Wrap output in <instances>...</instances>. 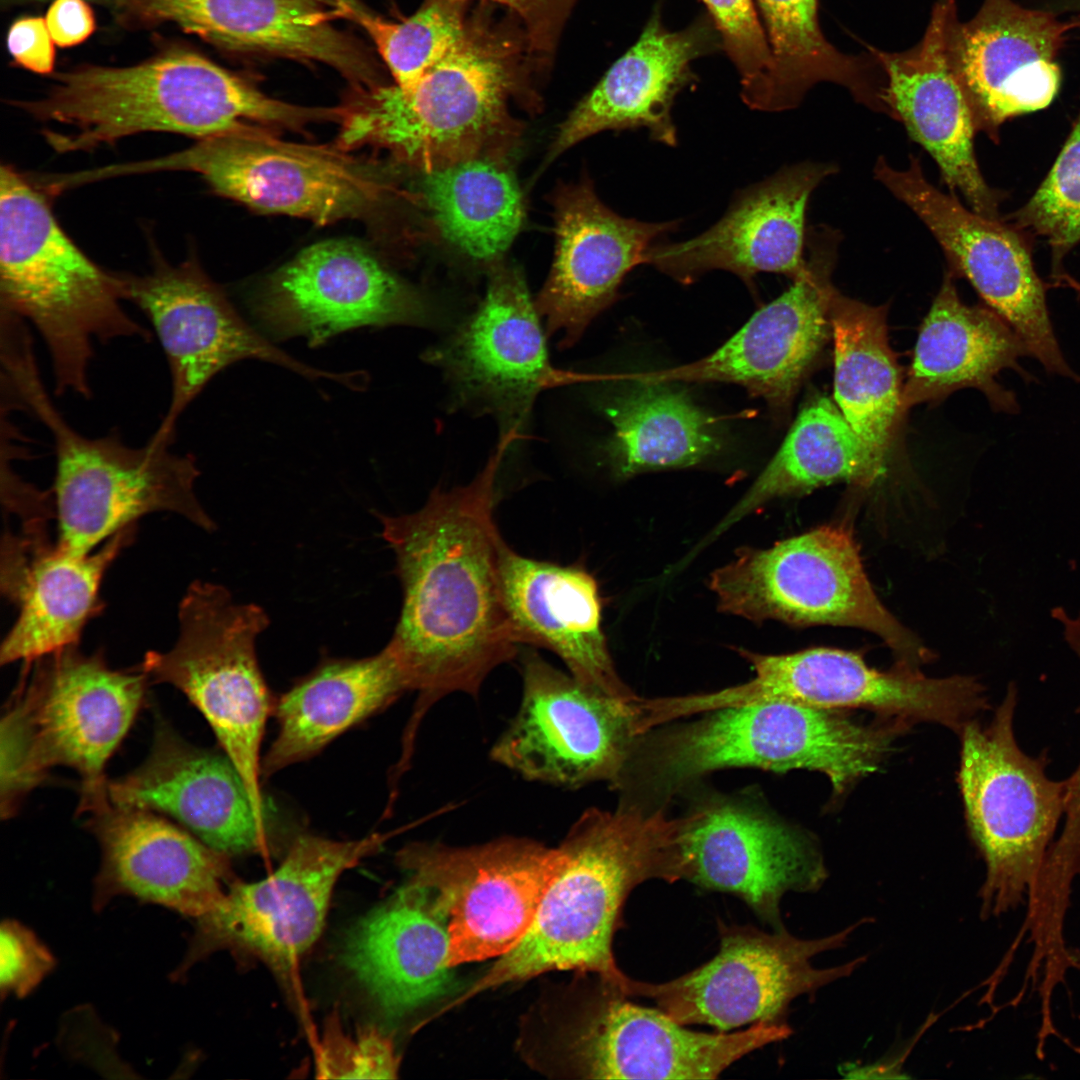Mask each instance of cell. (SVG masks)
<instances>
[{
    "label": "cell",
    "mask_w": 1080,
    "mask_h": 1080,
    "mask_svg": "<svg viewBox=\"0 0 1080 1080\" xmlns=\"http://www.w3.org/2000/svg\"><path fill=\"white\" fill-rule=\"evenodd\" d=\"M512 442L502 437L467 485L435 488L418 511L379 515L403 589L388 645L418 699L403 736L412 752L420 722L452 693L473 697L488 675L519 653L499 572L503 540L494 519L496 478Z\"/></svg>",
    "instance_id": "obj_1"
},
{
    "label": "cell",
    "mask_w": 1080,
    "mask_h": 1080,
    "mask_svg": "<svg viewBox=\"0 0 1080 1080\" xmlns=\"http://www.w3.org/2000/svg\"><path fill=\"white\" fill-rule=\"evenodd\" d=\"M682 825L632 804L586 810L558 846L562 864L524 937L448 1007L553 970L594 973L619 989L626 974L612 940L625 901L647 880H681Z\"/></svg>",
    "instance_id": "obj_2"
},
{
    "label": "cell",
    "mask_w": 1080,
    "mask_h": 1080,
    "mask_svg": "<svg viewBox=\"0 0 1080 1080\" xmlns=\"http://www.w3.org/2000/svg\"><path fill=\"white\" fill-rule=\"evenodd\" d=\"M33 117L72 127L42 135L59 153L90 151L144 132L196 139L268 128L303 130L330 121L333 107L274 99L241 77L188 51L128 67H87L61 74L40 100L18 103Z\"/></svg>",
    "instance_id": "obj_3"
},
{
    "label": "cell",
    "mask_w": 1080,
    "mask_h": 1080,
    "mask_svg": "<svg viewBox=\"0 0 1080 1080\" xmlns=\"http://www.w3.org/2000/svg\"><path fill=\"white\" fill-rule=\"evenodd\" d=\"M528 56L524 30L478 11L464 40L412 87L356 89L343 105L339 147L387 149L424 172L488 156L513 128L509 102Z\"/></svg>",
    "instance_id": "obj_4"
},
{
    "label": "cell",
    "mask_w": 1080,
    "mask_h": 1080,
    "mask_svg": "<svg viewBox=\"0 0 1080 1080\" xmlns=\"http://www.w3.org/2000/svg\"><path fill=\"white\" fill-rule=\"evenodd\" d=\"M46 195L30 177L1 166V310L31 323L42 337L54 392L89 398L94 342L150 341L152 335L123 308L119 273L104 270L79 249Z\"/></svg>",
    "instance_id": "obj_5"
},
{
    "label": "cell",
    "mask_w": 1080,
    "mask_h": 1080,
    "mask_svg": "<svg viewBox=\"0 0 1080 1080\" xmlns=\"http://www.w3.org/2000/svg\"><path fill=\"white\" fill-rule=\"evenodd\" d=\"M19 406L49 430L55 450L52 487L61 550L84 555L148 513H177L206 531L215 523L199 503L195 458L175 453V438L154 433L141 447L117 433L90 438L76 431L54 405L36 358L14 360L6 372Z\"/></svg>",
    "instance_id": "obj_6"
},
{
    "label": "cell",
    "mask_w": 1080,
    "mask_h": 1080,
    "mask_svg": "<svg viewBox=\"0 0 1080 1080\" xmlns=\"http://www.w3.org/2000/svg\"><path fill=\"white\" fill-rule=\"evenodd\" d=\"M1017 690L1010 685L992 721L960 731L959 785L970 834L986 864L983 918L1038 900L1050 842L1070 798V779L1053 781L1045 759L1024 753L1014 736Z\"/></svg>",
    "instance_id": "obj_7"
},
{
    "label": "cell",
    "mask_w": 1080,
    "mask_h": 1080,
    "mask_svg": "<svg viewBox=\"0 0 1080 1080\" xmlns=\"http://www.w3.org/2000/svg\"><path fill=\"white\" fill-rule=\"evenodd\" d=\"M899 728L785 700L731 706L662 737L650 751L649 776L660 792L672 793L725 768L808 769L824 773L840 795L878 768Z\"/></svg>",
    "instance_id": "obj_8"
},
{
    "label": "cell",
    "mask_w": 1080,
    "mask_h": 1080,
    "mask_svg": "<svg viewBox=\"0 0 1080 1080\" xmlns=\"http://www.w3.org/2000/svg\"><path fill=\"white\" fill-rule=\"evenodd\" d=\"M709 586L718 608L762 622L859 628L880 637L912 668L933 657L876 595L852 531L825 525L775 543L743 549L715 570Z\"/></svg>",
    "instance_id": "obj_9"
},
{
    "label": "cell",
    "mask_w": 1080,
    "mask_h": 1080,
    "mask_svg": "<svg viewBox=\"0 0 1080 1080\" xmlns=\"http://www.w3.org/2000/svg\"><path fill=\"white\" fill-rule=\"evenodd\" d=\"M179 636L167 652L149 651L140 669L180 690L212 728L265 821L261 743L274 710L259 667L256 640L269 619L256 604H238L222 585L195 581L178 610Z\"/></svg>",
    "instance_id": "obj_10"
},
{
    "label": "cell",
    "mask_w": 1080,
    "mask_h": 1080,
    "mask_svg": "<svg viewBox=\"0 0 1080 1080\" xmlns=\"http://www.w3.org/2000/svg\"><path fill=\"white\" fill-rule=\"evenodd\" d=\"M162 171L196 173L223 197L318 224L366 215L386 191L371 168L343 152L284 142L267 131L214 135L168 155L106 168L109 178Z\"/></svg>",
    "instance_id": "obj_11"
},
{
    "label": "cell",
    "mask_w": 1080,
    "mask_h": 1080,
    "mask_svg": "<svg viewBox=\"0 0 1080 1080\" xmlns=\"http://www.w3.org/2000/svg\"><path fill=\"white\" fill-rule=\"evenodd\" d=\"M9 709L27 745L30 767L41 782L65 766L81 778L79 811L109 800L105 766L143 702L147 674L114 670L101 653L71 645L27 662Z\"/></svg>",
    "instance_id": "obj_12"
},
{
    "label": "cell",
    "mask_w": 1080,
    "mask_h": 1080,
    "mask_svg": "<svg viewBox=\"0 0 1080 1080\" xmlns=\"http://www.w3.org/2000/svg\"><path fill=\"white\" fill-rule=\"evenodd\" d=\"M860 923L804 940L785 927L768 933L718 921L719 950L709 961L661 983L626 976L620 990L628 997L652 999L682 1025L704 1024L727 1032L762 1021L785 1022L795 998L850 975L865 961L861 957L827 969L811 965L815 955L844 945Z\"/></svg>",
    "instance_id": "obj_13"
},
{
    "label": "cell",
    "mask_w": 1080,
    "mask_h": 1080,
    "mask_svg": "<svg viewBox=\"0 0 1080 1080\" xmlns=\"http://www.w3.org/2000/svg\"><path fill=\"white\" fill-rule=\"evenodd\" d=\"M396 858L406 879L426 888L445 916L452 967L516 946L563 860L559 847L515 836L465 847L415 842Z\"/></svg>",
    "instance_id": "obj_14"
},
{
    "label": "cell",
    "mask_w": 1080,
    "mask_h": 1080,
    "mask_svg": "<svg viewBox=\"0 0 1080 1080\" xmlns=\"http://www.w3.org/2000/svg\"><path fill=\"white\" fill-rule=\"evenodd\" d=\"M387 838L380 833L344 841L298 836L268 877L233 882L212 910L197 917L187 952L171 977L184 979L196 962L221 949L288 970L319 937L339 877L379 851Z\"/></svg>",
    "instance_id": "obj_15"
},
{
    "label": "cell",
    "mask_w": 1080,
    "mask_h": 1080,
    "mask_svg": "<svg viewBox=\"0 0 1080 1080\" xmlns=\"http://www.w3.org/2000/svg\"><path fill=\"white\" fill-rule=\"evenodd\" d=\"M518 710L490 758L527 781L578 789L622 784L634 731V701L601 694L529 649L521 654Z\"/></svg>",
    "instance_id": "obj_16"
},
{
    "label": "cell",
    "mask_w": 1080,
    "mask_h": 1080,
    "mask_svg": "<svg viewBox=\"0 0 1080 1080\" xmlns=\"http://www.w3.org/2000/svg\"><path fill=\"white\" fill-rule=\"evenodd\" d=\"M874 174L928 227L951 264L950 272L971 283L987 307L1012 328L1027 354L1047 371L1079 381L1051 324L1048 284L1033 263V236L1003 217L982 216L941 192L926 179L915 156L903 170L879 158Z\"/></svg>",
    "instance_id": "obj_17"
},
{
    "label": "cell",
    "mask_w": 1080,
    "mask_h": 1080,
    "mask_svg": "<svg viewBox=\"0 0 1080 1080\" xmlns=\"http://www.w3.org/2000/svg\"><path fill=\"white\" fill-rule=\"evenodd\" d=\"M737 652L755 677L700 694L702 710L785 700L826 709L864 708L904 725L928 721L960 732L989 707L984 687L969 676L930 678L902 664L880 671L857 652L827 647L783 655Z\"/></svg>",
    "instance_id": "obj_18"
},
{
    "label": "cell",
    "mask_w": 1080,
    "mask_h": 1080,
    "mask_svg": "<svg viewBox=\"0 0 1080 1080\" xmlns=\"http://www.w3.org/2000/svg\"><path fill=\"white\" fill-rule=\"evenodd\" d=\"M124 301L150 322L166 357L171 401L157 433L175 437L178 419L207 383L228 365L257 358L305 377L328 378L352 386L354 373L310 367L278 349L236 312L224 292L194 257L173 265L155 257L144 275L119 274Z\"/></svg>",
    "instance_id": "obj_19"
},
{
    "label": "cell",
    "mask_w": 1080,
    "mask_h": 1080,
    "mask_svg": "<svg viewBox=\"0 0 1080 1080\" xmlns=\"http://www.w3.org/2000/svg\"><path fill=\"white\" fill-rule=\"evenodd\" d=\"M808 240L804 272L716 351L686 365L625 377L643 383L738 384L775 412L787 410L827 341L836 289L831 282L835 233L813 231Z\"/></svg>",
    "instance_id": "obj_20"
},
{
    "label": "cell",
    "mask_w": 1080,
    "mask_h": 1080,
    "mask_svg": "<svg viewBox=\"0 0 1080 1080\" xmlns=\"http://www.w3.org/2000/svg\"><path fill=\"white\" fill-rule=\"evenodd\" d=\"M426 357L457 400L495 415L503 435L516 437L538 393L568 378L550 365L535 301L513 268L493 273L475 312Z\"/></svg>",
    "instance_id": "obj_21"
},
{
    "label": "cell",
    "mask_w": 1080,
    "mask_h": 1080,
    "mask_svg": "<svg viewBox=\"0 0 1080 1080\" xmlns=\"http://www.w3.org/2000/svg\"><path fill=\"white\" fill-rule=\"evenodd\" d=\"M1080 16L1062 21L1014 0H984L960 22L954 5L946 27L951 66L970 104L977 131L996 143L1000 127L1046 108L1061 84L1058 54Z\"/></svg>",
    "instance_id": "obj_22"
},
{
    "label": "cell",
    "mask_w": 1080,
    "mask_h": 1080,
    "mask_svg": "<svg viewBox=\"0 0 1080 1080\" xmlns=\"http://www.w3.org/2000/svg\"><path fill=\"white\" fill-rule=\"evenodd\" d=\"M279 338L304 336L311 346L366 325H424L418 296L368 250L330 240L301 251L266 282L255 305Z\"/></svg>",
    "instance_id": "obj_23"
},
{
    "label": "cell",
    "mask_w": 1080,
    "mask_h": 1080,
    "mask_svg": "<svg viewBox=\"0 0 1080 1080\" xmlns=\"http://www.w3.org/2000/svg\"><path fill=\"white\" fill-rule=\"evenodd\" d=\"M601 982L602 993L572 1045L586 1078L714 1079L743 1056L792 1033L786 1022L767 1021L737 1032L689 1030L660 1008L637 1005Z\"/></svg>",
    "instance_id": "obj_24"
},
{
    "label": "cell",
    "mask_w": 1080,
    "mask_h": 1080,
    "mask_svg": "<svg viewBox=\"0 0 1080 1080\" xmlns=\"http://www.w3.org/2000/svg\"><path fill=\"white\" fill-rule=\"evenodd\" d=\"M682 879L731 893L773 929L789 891L817 889L825 869L808 837L759 810L718 803L684 817Z\"/></svg>",
    "instance_id": "obj_25"
},
{
    "label": "cell",
    "mask_w": 1080,
    "mask_h": 1080,
    "mask_svg": "<svg viewBox=\"0 0 1080 1080\" xmlns=\"http://www.w3.org/2000/svg\"><path fill=\"white\" fill-rule=\"evenodd\" d=\"M836 171L831 163L802 162L738 192L723 217L686 241L653 244L644 264L681 283L725 270L751 283L761 272L792 280L805 270L803 248L809 198Z\"/></svg>",
    "instance_id": "obj_26"
},
{
    "label": "cell",
    "mask_w": 1080,
    "mask_h": 1080,
    "mask_svg": "<svg viewBox=\"0 0 1080 1080\" xmlns=\"http://www.w3.org/2000/svg\"><path fill=\"white\" fill-rule=\"evenodd\" d=\"M556 249L549 276L535 300L548 335L569 347L617 297L625 276L679 221L643 222L607 207L592 185L561 188L555 199Z\"/></svg>",
    "instance_id": "obj_27"
},
{
    "label": "cell",
    "mask_w": 1080,
    "mask_h": 1080,
    "mask_svg": "<svg viewBox=\"0 0 1080 1080\" xmlns=\"http://www.w3.org/2000/svg\"><path fill=\"white\" fill-rule=\"evenodd\" d=\"M135 525L109 538L96 551L75 555L53 543L47 524L7 530L1 547V591L18 617L0 649L2 665L25 663L76 645L84 626L102 609L103 576L132 542Z\"/></svg>",
    "instance_id": "obj_28"
},
{
    "label": "cell",
    "mask_w": 1080,
    "mask_h": 1080,
    "mask_svg": "<svg viewBox=\"0 0 1080 1080\" xmlns=\"http://www.w3.org/2000/svg\"><path fill=\"white\" fill-rule=\"evenodd\" d=\"M954 5V0L936 1L923 37L912 48L871 49V54L885 78L887 113L932 156L945 184L960 192L973 211L999 219L1002 194L980 172L973 113L948 56L946 27Z\"/></svg>",
    "instance_id": "obj_29"
},
{
    "label": "cell",
    "mask_w": 1080,
    "mask_h": 1080,
    "mask_svg": "<svg viewBox=\"0 0 1080 1080\" xmlns=\"http://www.w3.org/2000/svg\"><path fill=\"white\" fill-rule=\"evenodd\" d=\"M90 814L102 851L95 911L117 896H132L197 918L223 899L229 856L152 811L108 800Z\"/></svg>",
    "instance_id": "obj_30"
},
{
    "label": "cell",
    "mask_w": 1080,
    "mask_h": 1080,
    "mask_svg": "<svg viewBox=\"0 0 1080 1080\" xmlns=\"http://www.w3.org/2000/svg\"><path fill=\"white\" fill-rule=\"evenodd\" d=\"M108 797L118 806L164 813L227 856L269 852L266 822L231 761L187 743L166 723L156 727L144 763L108 783Z\"/></svg>",
    "instance_id": "obj_31"
},
{
    "label": "cell",
    "mask_w": 1080,
    "mask_h": 1080,
    "mask_svg": "<svg viewBox=\"0 0 1080 1080\" xmlns=\"http://www.w3.org/2000/svg\"><path fill=\"white\" fill-rule=\"evenodd\" d=\"M719 47L721 39L710 16L671 31L655 10L635 44L562 122L549 159L605 130L644 128L652 140L676 146L674 100L696 79L692 63Z\"/></svg>",
    "instance_id": "obj_32"
},
{
    "label": "cell",
    "mask_w": 1080,
    "mask_h": 1080,
    "mask_svg": "<svg viewBox=\"0 0 1080 1080\" xmlns=\"http://www.w3.org/2000/svg\"><path fill=\"white\" fill-rule=\"evenodd\" d=\"M499 572L518 645L547 649L581 684L623 701L638 698L618 676L601 627L597 583L583 567L524 557L502 540Z\"/></svg>",
    "instance_id": "obj_33"
},
{
    "label": "cell",
    "mask_w": 1080,
    "mask_h": 1080,
    "mask_svg": "<svg viewBox=\"0 0 1080 1080\" xmlns=\"http://www.w3.org/2000/svg\"><path fill=\"white\" fill-rule=\"evenodd\" d=\"M219 46L328 65L356 89L380 84L366 48L335 28L340 16L319 0H129Z\"/></svg>",
    "instance_id": "obj_34"
},
{
    "label": "cell",
    "mask_w": 1080,
    "mask_h": 1080,
    "mask_svg": "<svg viewBox=\"0 0 1080 1080\" xmlns=\"http://www.w3.org/2000/svg\"><path fill=\"white\" fill-rule=\"evenodd\" d=\"M449 948L447 920L433 896L406 879L352 927L341 959L386 1014L400 1017L451 987Z\"/></svg>",
    "instance_id": "obj_35"
},
{
    "label": "cell",
    "mask_w": 1080,
    "mask_h": 1080,
    "mask_svg": "<svg viewBox=\"0 0 1080 1080\" xmlns=\"http://www.w3.org/2000/svg\"><path fill=\"white\" fill-rule=\"evenodd\" d=\"M1023 355L1027 352L1012 328L989 307L965 304L949 272L921 325L902 412L965 387L981 391L994 408L1015 412L1014 395L996 378L1005 369L1025 377L1019 365Z\"/></svg>",
    "instance_id": "obj_36"
},
{
    "label": "cell",
    "mask_w": 1080,
    "mask_h": 1080,
    "mask_svg": "<svg viewBox=\"0 0 1080 1080\" xmlns=\"http://www.w3.org/2000/svg\"><path fill=\"white\" fill-rule=\"evenodd\" d=\"M407 690L388 644L361 659H327L274 705L278 733L262 760V776L314 756Z\"/></svg>",
    "instance_id": "obj_37"
},
{
    "label": "cell",
    "mask_w": 1080,
    "mask_h": 1080,
    "mask_svg": "<svg viewBox=\"0 0 1080 1080\" xmlns=\"http://www.w3.org/2000/svg\"><path fill=\"white\" fill-rule=\"evenodd\" d=\"M885 472L836 404L809 401L761 474L700 547L774 499L798 496L836 482L870 486Z\"/></svg>",
    "instance_id": "obj_38"
},
{
    "label": "cell",
    "mask_w": 1080,
    "mask_h": 1080,
    "mask_svg": "<svg viewBox=\"0 0 1080 1080\" xmlns=\"http://www.w3.org/2000/svg\"><path fill=\"white\" fill-rule=\"evenodd\" d=\"M834 398L846 420L885 463L903 417L899 367L890 347L887 306H872L834 290Z\"/></svg>",
    "instance_id": "obj_39"
},
{
    "label": "cell",
    "mask_w": 1080,
    "mask_h": 1080,
    "mask_svg": "<svg viewBox=\"0 0 1080 1080\" xmlns=\"http://www.w3.org/2000/svg\"><path fill=\"white\" fill-rule=\"evenodd\" d=\"M605 408L614 428L606 445L617 475L689 467L717 453L722 440L714 418L669 383H643Z\"/></svg>",
    "instance_id": "obj_40"
},
{
    "label": "cell",
    "mask_w": 1080,
    "mask_h": 1080,
    "mask_svg": "<svg viewBox=\"0 0 1080 1080\" xmlns=\"http://www.w3.org/2000/svg\"><path fill=\"white\" fill-rule=\"evenodd\" d=\"M774 59L769 112L794 108L820 82L848 89L864 105L882 112L884 76L871 54L847 55L823 35L818 0H757Z\"/></svg>",
    "instance_id": "obj_41"
},
{
    "label": "cell",
    "mask_w": 1080,
    "mask_h": 1080,
    "mask_svg": "<svg viewBox=\"0 0 1080 1080\" xmlns=\"http://www.w3.org/2000/svg\"><path fill=\"white\" fill-rule=\"evenodd\" d=\"M424 173L425 201L449 242L477 260L507 250L524 219L522 194L507 167L479 156Z\"/></svg>",
    "instance_id": "obj_42"
},
{
    "label": "cell",
    "mask_w": 1080,
    "mask_h": 1080,
    "mask_svg": "<svg viewBox=\"0 0 1080 1080\" xmlns=\"http://www.w3.org/2000/svg\"><path fill=\"white\" fill-rule=\"evenodd\" d=\"M466 11L464 1L425 0L415 13L399 22L371 12L357 24L373 41L394 84L407 89L464 40L471 22Z\"/></svg>",
    "instance_id": "obj_43"
},
{
    "label": "cell",
    "mask_w": 1080,
    "mask_h": 1080,
    "mask_svg": "<svg viewBox=\"0 0 1080 1080\" xmlns=\"http://www.w3.org/2000/svg\"><path fill=\"white\" fill-rule=\"evenodd\" d=\"M1004 219L1046 239L1051 277L1065 271V257L1080 243V112L1045 179L1021 208Z\"/></svg>",
    "instance_id": "obj_44"
},
{
    "label": "cell",
    "mask_w": 1080,
    "mask_h": 1080,
    "mask_svg": "<svg viewBox=\"0 0 1080 1080\" xmlns=\"http://www.w3.org/2000/svg\"><path fill=\"white\" fill-rule=\"evenodd\" d=\"M720 36L722 48L735 65L741 98L751 109L769 112L774 59L753 0H703Z\"/></svg>",
    "instance_id": "obj_45"
},
{
    "label": "cell",
    "mask_w": 1080,
    "mask_h": 1080,
    "mask_svg": "<svg viewBox=\"0 0 1080 1080\" xmlns=\"http://www.w3.org/2000/svg\"><path fill=\"white\" fill-rule=\"evenodd\" d=\"M399 1061L392 1041L377 1028L346 1034L336 1020L329 1023L318 1048L320 1078L392 1079Z\"/></svg>",
    "instance_id": "obj_46"
},
{
    "label": "cell",
    "mask_w": 1080,
    "mask_h": 1080,
    "mask_svg": "<svg viewBox=\"0 0 1080 1080\" xmlns=\"http://www.w3.org/2000/svg\"><path fill=\"white\" fill-rule=\"evenodd\" d=\"M49 948L24 924L4 919L0 926V992L4 999L29 995L55 968Z\"/></svg>",
    "instance_id": "obj_47"
},
{
    "label": "cell",
    "mask_w": 1080,
    "mask_h": 1080,
    "mask_svg": "<svg viewBox=\"0 0 1080 1080\" xmlns=\"http://www.w3.org/2000/svg\"><path fill=\"white\" fill-rule=\"evenodd\" d=\"M468 2L469 0H460ZM500 4L520 19L528 50L545 60L556 49L562 29L577 0H482Z\"/></svg>",
    "instance_id": "obj_48"
},
{
    "label": "cell",
    "mask_w": 1080,
    "mask_h": 1080,
    "mask_svg": "<svg viewBox=\"0 0 1080 1080\" xmlns=\"http://www.w3.org/2000/svg\"><path fill=\"white\" fill-rule=\"evenodd\" d=\"M54 43L46 20L42 17H23L16 20L7 35V47L14 61L38 74L53 71Z\"/></svg>",
    "instance_id": "obj_49"
},
{
    "label": "cell",
    "mask_w": 1080,
    "mask_h": 1080,
    "mask_svg": "<svg viewBox=\"0 0 1080 1080\" xmlns=\"http://www.w3.org/2000/svg\"><path fill=\"white\" fill-rule=\"evenodd\" d=\"M50 34L60 47L85 41L95 30V16L84 0H54L46 14Z\"/></svg>",
    "instance_id": "obj_50"
},
{
    "label": "cell",
    "mask_w": 1080,
    "mask_h": 1080,
    "mask_svg": "<svg viewBox=\"0 0 1080 1080\" xmlns=\"http://www.w3.org/2000/svg\"><path fill=\"white\" fill-rule=\"evenodd\" d=\"M329 8L335 10L341 17L348 18L356 23L372 11L360 0H319Z\"/></svg>",
    "instance_id": "obj_51"
},
{
    "label": "cell",
    "mask_w": 1080,
    "mask_h": 1080,
    "mask_svg": "<svg viewBox=\"0 0 1080 1080\" xmlns=\"http://www.w3.org/2000/svg\"><path fill=\"white\" fill-rule=\"evenodd\" d=\"M1051 9L1054 12H1071L1080 16V0H1055Z\"/></svg>",
    "instance_id": "obj_52"
},
{
    "label": "cell",
    "mask_w": 1080,
    "mask_h": 1080,
    "mask_svg": "<svg viewBox=\"0 0 1080 1080\" xmlns=\"http://www.w3.org/2000/svg\"><path fill=\"white\" fill-rule=\"evenodd\" d=\"M1072 289H1073V291H1075L1080 296V281L1079 280H1076L1073 283Z\"/></svg>",
    "instance_id": "obj_53"
}]
</instances>
